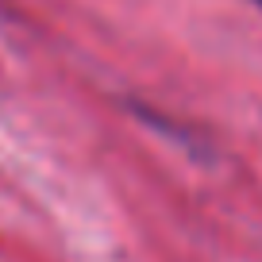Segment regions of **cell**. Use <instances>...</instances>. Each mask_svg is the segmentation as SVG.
I'll list each match as a JSON object with an SVG mask.
<instances>
[{
  "instance_id": "obj_1",
  "label": "cell",
  "mask_w": 262,
  "mask_h": 262,
  "mask_svg": "<svg viewBox=\"0 0 262 262\" xmlns=\"http://www.w3.org/2000/svg\"><path fill=\"white\" fill-rule=\"evenodd\" d=\"M258 4H262V0H258Z\"/></svg>"
}]
</instances>
